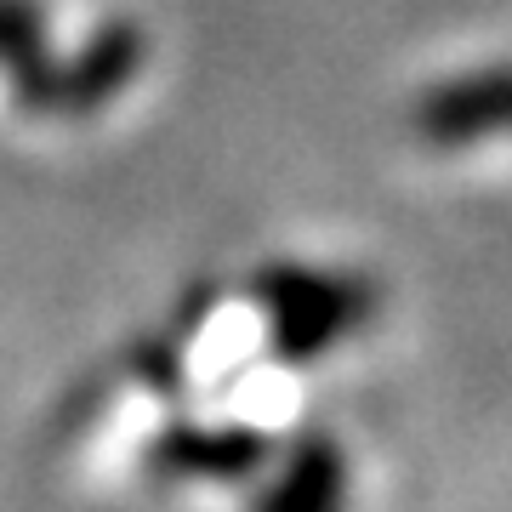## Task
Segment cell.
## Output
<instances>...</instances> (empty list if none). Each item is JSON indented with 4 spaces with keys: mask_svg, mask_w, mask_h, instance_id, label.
<instances>
[{
    "mask_svg": "<svg viewBox=\"0 0 512 512\" xmlns=\"http://www.w3.org/2000/svg\"><path fill=\"white\" fill-rule=\"evenodd\" d=\"M251 296L268 308V348L285 365H308L342 336L370 325L376 285L359 274H319L302 262H274L251 279Z\"/></svg>",
    "mask_w": 512,
    "mask_h": 512,
    "instance_id": "1",
    "label": "cell"
},
{
    "mask_svg": "<svg viewBox=\"0 0 512 512\" xmlns=\"http://www.w3.org/2000/svg\"><path fill=\"white\" fill-rule=\"evenodd\" d=\"M410 126L427 148H473L512 131V57L478 63L427 86L410 109Z\"/></svg>",
    "mask_w": 512,
    "mask_h": 512,
    "instance_id": "2",
    "label": "cell"
},
{
    "mask_svg": "<svg viewBox=\"0 0 512 512\" xmlns=\"http://www.w3.org/2000/svg\"><path fill=\"white\" fill-rule=\"evenodd\" d=\"M274 461V439L262 427H200V421H171L143 450V467L154 478H217V484H245Z\"/></svg>",
    "mask_w": 512,
    "mask_h": 512,
    "instance_id": "3",
    "label": "cell"
},
{
    "mask_svg": "<svg viewBox=\"0 0 512 512\" xmlns=\"http://www.w3.org/2000/svg\"><path fill=\"white\" fill-rule=\"evenodd\" d=\"M143 57H148L143 23H131V18L97 23L80 52L57 57L52 92H46V114H97V109H109L114 97L137 80Z\"/></svg>",
    "mask_w": 512,
    "mask_h": 512,
    "instance_id": "4",
    "label": "cell"
},
{
    "mask_svg": "<svg viewBox=\"0 0 512 512\" xmlns=\"http://www.w3.org/2000/svg\"><path fill=\"white\" fill-rule=\"evenodd\" d=\"M245 512H348V461L342 444L308 427L302 439L285 450V467L274 473V484L245 501Z\"/></svg>",
    "mask_w": 512,
    "mask_h": 512,
    "instance_id": "5",
    "label": "cell"
},
{
    "mask_svg": "<svg viewBox=\"0 0 512 512\" xmlns=\"http://www.w3.org/2000/svg\"><path fill=\"white\" fill-rule=\"evenodd\" d=\"M52 46L46 35V0H0V69H12L18 57Z\"/></svg>",
    "mask_w": 512,
    "mask_h": 512,
    "instance_id": "6",
    "label": "cell"
}]
</instances>
